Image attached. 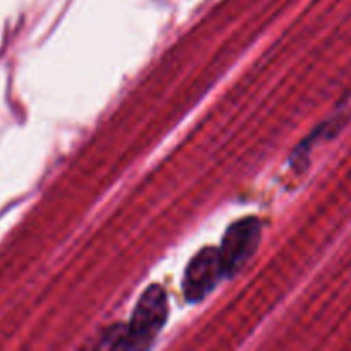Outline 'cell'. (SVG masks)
I'll use <instances>...</instances> for the list:
<instances>
[{"mask_svg": "<svg viewBox=\"0 0 351 351\" xmlns=\"http://www.w3.org/2000/svg\"><path fill=\"white\" fill-rule=\"evenodd\" d=\"M168 319V297L160 285L146 288L125 328L106 332L103 345L110 348H146L163 329Z\"/></svg>", "mask_w": 351, "mask_h": 351, "instance_id": "1", "label": "cell"}, {"mask_svg": "<svg viewBox=\"0 0 351 351\" xmlns=\"http://www.w3.org/2000/svg\"><path fill=\"white\" fill-rule=\"evenodd\" d=\"M259 240L261 223L254 216L239 219L226 230L218 249L225 276H233L249 263L259 247Z\"/></svg>", "mask_w": 351, "mask_h": 351, "instance_id": "2", "label": "cell"}, {"mask_svg": "<svg viewBox=\"0 0 351 351\" xmlns=\"http://www.w3.org/2000/svg\"><path fill=\"white\" fill-rule=\"evenodd\" d=\"M225 276L219 259V250L213 247L199 250L189 263L184 274V295L187 302H201L216 288Z\"/></svg>", "mask_w": 351, "mask_h": 351, "instance_id": "3", "label": "cell"}]
</instances>
